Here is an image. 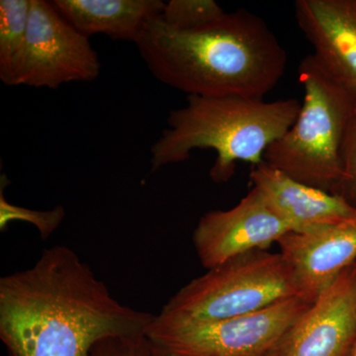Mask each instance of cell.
<instances>
[{
  "label": "cell",
  "instance_id": "obj_1",
  "mask_svg": "<svg viewBox=\"0 0 356 356\" xmlns=\"http://www.w3.org/2000/svg\"><path fill=\"white\" fill-rule=\"evenodd\" d=\"M154 316L117 301L65 245L0 278V339L11 356H89L104 339L146 334Z\"/></svg>",
  "mask_w": 356,
  "mask_h": 356
},
{
  "label": "cell",
  "instance_id": "obj_2",
  "mask_svg": "<svg viewBox=\"0 0 356 356\" xmlns=\"http://www.w3.org/2000/svg\"><path fill=\"white\" fill-rule=\"evenodd\" d=\"M135 44L158 81L187 96L264 99L286 70L280 40L266 21L245 8L191 31L172 29L154 16Z\"/></svg>",
  "mask_w": 356,
  "mask_h": 356
},
{
  "label": "cell",
  "instance_id": "obj_3",
  "mask_svg": "<svg viewBox=\"0 0 356 356\" xmlns=\"http://www.w3.org/2000/svg\"><path fill=\"white\" fill-rule=\"evenodd\" d=\"M301 104L296 98L266 102L242 96H187L184 107L170 111L168 128L151 147L152 170L187 161L195 149H212L217 158L211 179L228 181L238 161L264 163L267 147L292 127Z\"/></svg>",
  "mask_w": 356,
  "mask_h": 356
},
{
  "label": "cell",
  "instance_id": "obj_4",
  "mask_svg": "<svg viewBox=\"0 0 356 356\" xmlns=\"http://www.w3.org/2000/svg\"><path fill=\"white\" fill-rule=\"evenodd\" d=\"M303 102L291 128L266 151L264 161L297 181L339 194L343 149L356 95L339 83L313 55L298 70Z\"/></svg>",
  "mask_w": 356,
  "mask_h": 356
},
{
  "label": "cell",
  "instance_id": "obj_5",
  "mask_svg": "<svg viewBox=\"0 0 356 356\" xmlns=\"http://www.w3.org/2000/svg\"><path fill=\"white\" fill-rule=\"evenodd\" d=\"M296 296L303 295L282 255L259 250L208 269L168 300L159 314L217 321L254 313Z\"/></svg>",
  "mask_w": 356,
  "mask_h": 356
},
{
  "label": "cell",
  "instance_id": "obj_6",
  "mask_svg": "<svg viewBox=\"0 0 356 356\" xmlns=\"http://www.w3.org/2000/svg\"><path fill=\"white\" fill-rule=\"evenodd\" d=\"M314 303L292 297L238 317L188 321L159 314L146 336L168 356H266Z\"/></svg>",
  "mask_w": 356,
  "mask_h": 356
},
{
  "label": "cell",
  "instance_id": "obj_7",
  "mask_svg": "<svg viewBox=\"0 0 356 356\" xmlns=\"http://www.w3.org/2000/svg\"><path fill=\"white\" fill-rule=\"evenodd\" d=\"M100 70L89 38L67 22L53 2L31 0L27 38L13 86L58 88L95 81Z\"/></svg>",
  "mask_w": 356,
  "mask_h": 356
},
{
  "label": "cell",
  "instance_id": "obj_8",
  "mask_svg": "<svg viewBox=\"0 0 356 356\" xmlns=\"http://www.w3.org/2000/svg\"><path fill=\"white\" fill-rule=\"evenodd\" d=\"M356 341V262L287 330L266 356H350Z\"/></svg>",
  "mask_w": 356,
  "mask_h": 356
},
{
  "label": "cell",
  "instance_id": "obj_9",
  "mask_svg": "<svg viewBox=\"0 0 356 356\" xmlns=\"http://www.w3.org/2000/svg\"><path fill=\"white\" fill-rule=\"evenodd\" d=\"M291 231L252 188L235 207L203 215L194 229L193 243L201 264L211 269L248 252L266 250Z\"/></svg>",
  "mask_w": 356,
  "mask_h": 356
},
{
  "label": "cell",
  "instance_id": "obj_10",
  "mask_svg": "<svg viewBox=\"0 0 356 356\" xmlns=\"http://www.w3.org/2000/svg\"><path fill=\"white\" fill-rule=\"evenodd\" d=\"M277 243L300 292L315 301L356 262V215L334 224L288 232Z\"/></svg>",
  "mask_w": 356,
  "mask_h": 356
},
{
  "label": "cell",
  "instance_id": "obj_11",
  "mask_svg": "<svg viewBox=\"0 0 356 356\" xmlns=\"http://www.w3.org/2000/svg\"><path fill=\"white\" fill-rule=\"evenodd\" d=\"M294 8L314 57L356 95V0H297Z\"/></svg>",
  "mask_w": 356,
  "mask_h": 356
},
{
  "label": "cell",
  "instance_id": "obj_12",
  "mask_svg": "<svg viewBox=\"0 0 356 356\" xmlns=\"http://www.w3.org/2000/svg\"><path fill=\"white\" fill-rule=\"evenodd\" d=\"M250 179L252 188L292 231L334 224L356 215V205L344 196L297 181L264 161L252 168Z\"/></svg>",
  "mask_w": 356,
  "mask_h": 356
},
{
  "label": "cell",
  "instance_id": "obj_13",
  "mask_svg": "<svg viewBox=\"0 0 356 356\" xmlns=\"http://www.w3.org/2000/svg\"><path fill=\"white\" fill-rule=\"evenodd\" d=\"M54 6L84 36L104 34L115 40L137 42L143 28L161 15V0H54Z\"/></svg>",
  "mask_w": 356,
  "mask_h": 356
},
{
  "label": "cell",
  "instance_id": "obj_14",
  "mask_svg": "<svg viewBox=\"0 0 356 356\" xmlns=\"http://www.w3.org/2000/svg\"><path fill=\"white\" fill-rule=\"evenodd\" d=\"M31 0L0 1V79L13 86L27 38Z\"/></svg>",
  "mask_w": 356,
  "mask_h": 356
},
{
  "label": "cell",
  "instance_id": "obj_15",
  "mask_svg": "<svg viewBox=\"0 0 356 356\" xmlns=\"http://www.w3.org/2000/svg\"><path fill=\"white\" fill-rule=\"evenodd\" d=\"M226 14L214 0H170L165 4L161 20L179 31H191L221 19Z\"/></svg>",
  "mask_w": 356,
  "mask_h": 356
},
{
  "label": "cell",
  "instance_id": "obj_16",
  "mask_svg": "<svg viewBox=\"0 0 356 356\" xmlns=\"http://www.w3.org/2000/svg\"><path fill=\"white\" fill-rule=\"evenodd\" d=\"M6 184L1 179L0 191V229L2 232L8 228L13 222L21 221L30 222L38 229L40 236L46 240L60 227L65 217V210L62 205L56 206L51 210L39 211L16 206L9 203L4 196L3 189Z\"/></svg>",
  "mask_w": 356,
  "mask_h": 356
},
{
  "label": "cell",
  "instance_id": "obj_17",
  "mask_svg": "<svg viewBox=\"0 0 356 356\" xmlns=\"http://www.w3.org/2000/svg\"><path fill=\"white\" fill-rule=\"evenodd\" d=\"M89 356H168L165 351L146 336L106 339L96 344Z\"/></svg>",
  "mask_w": 356,
  "mask_h": 356
},
{
  "label": "cell",
  "instance_id": "obj_18",
  "mask_svg": "<svg viewBox=\"0 0 356 356\" xmlns=\"http://www.w3.org/2000/svg\"><path fill=\"white\" fill-rule=\"evenodd\" d=\"M343 161V178L339 194L348 199V194L356 196V107L346 131Z\"/></svg>",
  "mask_w": 356,
  "mask_h": 356
},
{
  "label": "cell",
  "instance_id": "obj_19",
  "mask_svg": "<svg viewBox=\"0 0 356 356\" xmlns=\"http://www.w3.org/2000/svg\"><path fill=\"white\" fill-rule=\"evenodd\" d=\"M350 356H356V341L355 346H353V350H351Z\"/></svg>",
  "mask_w": 356,
  "mask_h": 356
},
{
  "label": "cell",
  "instance_id": "obj_20",
  "mask_svg": "<svg viewBox=\"0 0 356 356\" xmlns=\"http://www.w3.org/2000/svg\"></svg>",
  "mask_w": 356,
  "mask_h": 356
}]
</instances>
